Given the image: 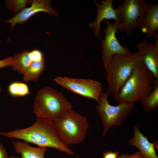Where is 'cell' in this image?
Segmentation results:
<instances>
[{
    "mask_svg": "<svg viewBox=\"0 0 158 158\" xmlns=\"http://www.w3.org/2000/svg\"><path fill=\"white\" fill-rule=\"evenodd\" d=\"M0 135L23 140L34 144L40 147H50L71 155L74 152L62 141L54 127L52 121L37 118L35 122L27 128L0 132Z\"/></svg>",
    "mask_w": 158,
    "mask_h": 158,
    "instance_id": "obj_1",
    "label": "cell"
},
{
    "mask_svg": "<svg viewBox=\"0 0 158 158\" xmlns=\"http://www.w3.org/2000/svg\"><path fill=\"white\" fill-rule=\"evenodd\" d=\"M154 79L141 61L114 97L118 104L125 102L135 103L149 95L153 90Z\"/></svg>",
    "mask_w": 158,
    "mask_h": 158,
    "instance_id": "obj_2",
    "label": "cell"
},
{
    "mask_svg": "<svg viewBox=\"0 0 158 158\" xmlns=\"http://www.w3.org/2000/svg\"><path fill=\"white\" fill-rule=\"evenodd\" d=\"M37 118L54 121L72 109L73 106L61 92L49 87L37 92L33 104Z\"/></svg>",
    "mask_w": 158,
    "mask_h": 158,
    "instance_id": "obj_3",
    "label": "cell"
},
{
    "mask_svg": "<svg viewBox=\"0 0 158 158\" xmlns=\"http://www.w3.org/2000/svg\"><path fill=\"white\" fill-rule=\"evenodd\" d=\"M52 122L59 136L67 146L82 143L89 127L87 117L73 109Z\"/></svg>",
    "mask_w": 158,
    "mask_h": 158,
    "instance_id": "obj_4",
    "label": "cell"
},
{
    "mask_svg": "<svg viewBox=\"0 0 158 158\" xmlns=\"http://www.w3.org/2000/svg\"><path fill=\"white\" fill-rule=\"evenodd\" d=\"M141 61L138 51L129 56L113 55L106 71L108 92L114 97L131 74L137 65Z\"/></svg>",
    "mask_w": 158,
    "mask_h": 158,
    "instance_id": "obj_5",
    "label": "cell"
},
{
    "mask_svg": "<svg viewBox=\"0 0 158 158\" xmlns=\"http://www.w3.org/2000/svg\"><path fill=\"white\" fill-rule=\"evenodd\" d=\"M110 93L103 91L97 101L96 109L102 124L104 136L112 126L121 124L134 109L135 103L125 102L114 106L110 104L108 97Z\"/></svg>",
    "mask_w": 158,
    "mask_h": 158,
    "instance_id": "obj_6",
    "label": "cell"
},
{
    "mask_svg": "<svg viewBox=\"0 0 158 158\" xmlns=\"http://www.w3.org/2000/svg\"><path fill=\"white\" fill-rule=\"evenodd\" d=\"M149 4L143 0H124L117 7L122 20L118 25L120 32L125 31L129 36L132 31L138 27L139 20L145 13Z\"/></svg>",
    "mask_w": 158,
    "mask_h": 158,
    "instance_id": "obj_7",
    "label": "cell"
},
{
    "mask_svg": "<svg viewBox=\"0 0 158 158\" xmlns=\"http://www.w3.org/2000/svg\"><path fill=\"white\" fill-rule=\"evenodd\" d=\"M104 21L106 24L104 29L105 38L103 40L100 36L99 38L102 47V61L104 69L107 71L114 55L129 56L133 54L128 48L121 45L116 37V32L118 30V25L112 24L109 20Z\"/></svg>",
    "mask_w": 158,
    "mask_h": 158,
    "instance_id": "obj_8",
    "label": "cell"
},
{
    "mask_svg": "<svg viewBox=\"0 0 158 158\" xmlns=\"http://www.w3.org/2000/svg\"><path fill=\"white\" fill-rule=\"evenodd\" d=\"M58 84L65 88L85 97L97 101L103 92L99 81L90 79L58 76L54 79Z\"/></svg>",
    "mask_w": 158,
    "mask_h": 158,
    "instance_id": "obj_9",
    "label": "cell"
},
{
    "mask_svg": "<svg viewBox=\"0 0 158 158\" xmlns=\"http://www.w3.org/2000/svg\"><path fill=\"white\" fill-rule=\"evenodd\" d=\"M154 38V44L143 40L138 44L137 49L142 61L154 78L158 79V36Z\"/></svg>",
    "mask_w": 158,
    "mask_h": 158,
    "instance_id": "obj_10",
    "label": "cell"
},
{
    "mask_svg": "<svg viewBox=\"0 0 158 158\" xmlns=\"http://www.w3.org/2000/svg\"><path fill=\"white\" fill-rule=\"evenodd\" d=\"M94 1L97 7V16L94 22L89 23V26L94 29V35L98 37L100 36V26L102 20L113 19L114 23L118 24L121 22L122 18L119 10L113 7V0H102L100 4Z\"/></svg>",
    "mask_w": 158,
    "mask_h": 158,
    "instance_id": "obj_11",
    "label": "cell"
},
{
    "mask_svg": "<svg viewBox=\"0 0 158 158\" xmlns=\"http://www.w3.org/2000/svg\"><path fill=\"white\" fill-rule=\"evenodd\" d=\"M51 1L34 0L32 1L31 6L23 9L14 16L6 22L11 24V30L17 23L21 24L26 21L35 14L40 12H44L55 16H57L58 12L53 8L50 5Z\"/></svg>",
    "mask_w": 158,
    "mask_h": 158,
    "instance_id": "obj_12",
    "label": "cell"
},
{
    "mask_svg": "<svg viewBox=\"0 0 158 158\" xmlns=\"http://www.w3.org/2000/svg\"><path fill=\"white\" fill-rule=\"evenodd\" d=\"M140 125L138 123L133 126V136L129 141L130 145L138 148L143 158H158L155 150L158 148V144L149 142L140 131Z\"/></svg>",
    "mask_w": 158,
    "mask_h": 158,
    "instance_id": "obj_13",
    "label": "cell"
},
{
    "mask_svg": "<svg viewBox=\"0 0 158 158\" xmlns=\"http://www.w3.org/2000/svg\"><path fill=\"white\" fill-rule=\"evenodd\" d=\"M149 4L147 11L139 20L138 22V27L150 38L158 36L156 32L158 30V3L153 4L150 2Z\"/></svg>",
    "mask_w": 158,
    "mask_h": 158,
    "instance_id": "obj_14",
    "label": "cell"
},
{
    "mask_svg": "<svg viewBox=\"0 0 158 158\" xmlns=\"http://www.w3.org/2000/svg\"><path fill=\"white\" fill-rule=\"evenodd\" d=\"M13 143L15 152L20 154L21 158H45L46 148L33 147L19 141L13 140Z\"/></svg>",
    "mask_w": 158,
    "mask_h": 158,
    "instance_id": "obj_15",
    "label": "cell"
},
{
    "mask_svg": "<svg viewBox=\"0 0 158 158\" xmlns=\"http://www.w3.org/2000/svg\"><path fill=\"white\" fill-rule=\"evenodd\" d=\"M30 52L25 50L16 54L13 57L12 70L24 75L27 71L33 61L30 54Z\"/></svg>",
    "mask_w": 158,
    "mask_h": 158,
    "instance_id": "obj_16",
    "label": "cell"
},
{
    "mask_svg": "<svg viewBox=\"0 0 158 158\" xmlns=\"http://www.w3.org/2000/svg\"><path fill=\"white\" fill-rule=\"evenodd\" d=\"M141 104L145 111L149 113L158 107V79L154 78L152 92L140 100Z\"/></svg>",
    "mask_w": 158,
    "mask_h": 158,
    "instance_id": "obj_17",
    "label": "cell"
},
{
    "mask_svg": "<svg viewBox=\"0 0 158 158\" xmlns=\"http://www.w3.org/2000/svg\"><path fill=\"white\" fill-rule=\"evenodd\" d=\"M45 62L44 59L40 61H34L23 75L24 81L28 82L31 80L36 81L44 69Z\"/></svg>",
    "mask_w": 158,
    "mask_h": 158,
    "instance_id": "obj_18",
    "label": "cell"
},
{
    "mask_svg": "<svg viewBox=\"0 0 158 158\" xmlns=\"http://www.w3.org/2000/svg\"><path fill=\"white\" fill-rule=\"evenodd\" d=\"M8 91L14 97H24L30 94L29 87L26 84L17 81L12 82L9 85Z\"/></svg>",
    "mask_w": 158,
    "mask_h": 158,
    "instance_id": "obj_19",
    "label": "cell"
},
{
    "mask_svg": "<svg viewBox=\"0 0 158 158\" xmlns=\"http://www.w3.org/2000/svg\"><path fill=\"white\" fill-rule=\"evenodd\" d=\"M6 6L12 11L14 13H16L18 11L23 9L26 4L32 2V1L29 0H6L5 1Z\"/></svg>",
    "mask_w": 158,
    "mask_h": 158,
    "instance_id": "obj_20",
    "label": "cell"
},
{
    "mask_svg": "<svg viewBox=\"0 0 158 158\" xmlns=\"http://www.w3.org/2000/svg\"><path fill=\"white\" fill-rule=\"evenodd\" d=\"M30 56L33 61H40L44 59L42 52L38 49H34L30 53Z\"/></svg>",
    "mask_w": 158,
    "mask_h": 158,
    "instance_id": "obj_21",
    "label": "cell"
},
{
    "mask_svg": "<svg viewBox=\"0 0 158 158\" xmlns=\"http://www.w3.org/2000/svg\"><path fill=\"white\" fill-rule=\"evenodd\" d=\"M120 155L117 151H107L103 153L102 158H118Z\"/></svg>",
    "mask_w": 158,
    "mask_h": 158,
    "instance_id": "obj_22",
    "label": "cell"
},
{
    "mask_svg": "<svg viewBox=\"0 0 158 158\" xmlns=\"http://www.w3.org/2000/svg\"><path fill=\"white\" fill-rule=\"evenodd\" d=\"M13 57H9L0 60V68L5 67L12 66Z\"/></svg>",
    "mask_w": 158,
    "mask_h": 158,
    "instance_id": "obj_23",
    "label": "cell"
},
{
    "mask_svg": "<svg viewBox=\"0 0 158 158\" xmlns=\"http://www.w3.org/2000/svg\"><path fill=\"white\" fill-rule=\"evenodd\" d=\"M118 158H143L139 152L137 151L133 153L128 154H120Z\"/></svg>",
    "mask_w": 158,
    "mask_h": 158,
    "instance_id": "obj_24",
    "label": "cell"
},
{
    "mask_svg": "<svg viewBox=\"0 0 158 158\" xmlns=\"http://www.w3.org/2000/svg\"><path fill=\"white\" fill-rule=\"evenodd\" d=\"M0 158H9L4 146L0 143Z\"/></svg>",
    "mask_w": 158,
    "mask_h": 158,
    "instance_id": "obj_25",
    "label": "cell"
},
{
    "mask_svg": "<svg viewBox=\"0 0 158 158\" xmlns=\"http://www.w3.org/2000/svg\"><path fill=\"white\" fill-rule=\"evenodd\" d=\"M9 158H18V157H15L14 156H12L10 157Z\"/></svg>",
    "mask_w": 158,
    "mask_h": 158,
    "instance_id": "obj_26",
    "label": "cell"
},
{
    "mask_svg": "<svg viewBox=\"0 0 158 158\" xmlns=\"http://www.w3.org/2000/svg\"><path fill=\"white\" fill-rule=\"evenodd\" d=\"M1 87H0V94L1 92Z\"/></svg>",
    "mask_w": 158,
    "mask_h": 158,
    "instance_id": "obj_27",
    "label": "cell"
}]
</instances>
